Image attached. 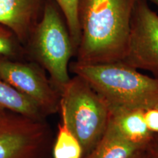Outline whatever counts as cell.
<instances>
[{"label":"cell","instance_id":"cell-1","mask_svg":"<svg viewBox=\"0 0 158 158\" xmlns=\"http://www.w3.org/2000/svg\"><path fill=\"white\" fill-rule=\"evenodd\" d=\"M137 1L80 0L81 33L77 62L104 64L124 60Z\"/></svg>","mask_w":158,"mask_h":158},{"label":"cell","instance_id":"cell-12","mask_svg":"<svg viewBox=\"0 0 158 158\" xmlns=\"http://www.w3.org/2000/svg\"><path fill=\"white\" fill-rule=\"evenodd\" d=\"M80 142L72 133L66 122L62 118L53 147V158H82Z\"/></svg>","mask_w":158,"mask_h":158},{"label":"cell","instance_id":"cell-13","mask_svg":"<svg viewBox=\"0 0 158 158\" xmlns=\"http://www.w3.org/2000/svg\"><path fill=\"white\" fill-rule=\"evenodd\" d=\"M60 7L66 20L70 36L75 50V54L80 44L81 26L79 21L80 0H55Z\"/></svg>","mask_w":158,"mask_h":158},{"label":"cell","instance_id":"cell-3","mask_svg":"<svg viewBox=\"0 0 158 158\" xmlns=\"http://www.w3.org/2000/svg\"><path fill=\"white\" fill-rule=\"evenodd\" d=\"M59 112L80 142L84 158L94 149L107 129L109 108L90 85L76 75L61 92Z\"/></svg>","mask_w":158,"mask_h":158},{"label":"cell","instance_id":"cell-6","mask_svg":"<svg viewBox=\"0 0 158 158\" xmlns=\"http://www.w3.org/2000/svg\"><path fill=\"white\" fill-rule=\"evenodd\" d=\"M0 77L31 100L45 117L60 110V92L36 64L0 56Z\"/></svg>","mask_w":158,"mask_h":158},{"label":"cell","instance_id":"cell-18","mask_svg":"<svg viewBox=\"0 0 158 158\" xmlns=\"http://www.w3.org/2000/svg\"><path fill=\"white\" fill-rule=\"evenodd\" d=\"M146 1L149 2L151 3H153L154 5H155L156 6H157L158 7V0H146Z\"/></svg>","mask_w":158,"mask_h":158},{"label":"cell","instance_id":"cell-19","mask_svg":"<svg viewBox=\"0 0 158 158\" xmlns=\"http://www.w3.org/2000/svg\"><path fill=\"white\" fill-rule=\"evenodd\" d=\"M6 112H4V113H1V112H0V117H1V116H2Z\"/></svg>","mask_w":158,"mask_h":158},{"label":"cell","instance_id":"cell-14","mask_svg":"<svg viewBox=\"0 0 158 158\" xmlns=\"http://www.w3.org/2000/svg\"><path fill=\"white\" fill-rule=\"evenodd\" d=\"M10 29L0 27V56H12L17 53V46Z\"/></svg>","mask_w":158,"mask_h":158},{"label":"cell","instance_id":"cell-16","mask_svg":"<svg viewBox=\"0 0 158 158\" xmlns=\"http://www.w3.org/2000/svg\"><path fill=\"white\" fill-rule=\"evenodd\" d=\"M147 149L152 158H158V135H154L148 144Z\"/></svg>","mask_w":158,"mask_h":158},{"label":"cell","instance_id":"cell-5","mask_svg":"<svg viewBox=\"0 0 158 158\" xmlns=\"http://www.w3.org/2000/svg\"><path fill=\"white\" fill-rule=\"evenodd\" d=\"M54 140L45 118L11 112L0 117V158H53Z\"/></svg>","mask_w":158,"mask_h":158},{"label":"cell","instance_id":"cell-4","mask_svg":"<svg viewBox=\"0 0 158 158\" xmlns=\"http://www.w3.org/2000/svg\"><path fill=\"white\" fill-rule=\"evenodd\" d=\"M31 48L35 59L47 70L53 86L61 94L70 79L69 62L75 50L68 29L52 5H45L33 35Z\"/></svg>","mask_w":158,"mask_h":158},{"label":"cell","instance_id":"cell-9","mask_svg":"<svg viewBox=\"0 0 158 158\" xmlns=\"http://www.w3.org/2000/svg\"><path fill=\"white\" fill-rule=\"evenodd\" d=\"M144 110L123 109L110 113V120L119 133L130 141L141 148H147L155 134L148 127Z\"/></svg>","mask_w":158,"mask_h":158},{"label":"cell","instance_id":"cell-10","mask_svg":"<svg viewBox=\"0 0 158 158\" xmlns=\"http://www.w3.org/2000/svg\"><path fill=\"white\" fill-rule=\"evenodd\" d=\"M146 149L126 140L109 119L107 129L99 143L84 158H131L138 150Z\"/></svg>","mask_w":158,"mask_h":158},{"label":"cell","instance_id":"cell-7","mask_svg":"<svg viewBox=\"0 0 158 158\" xmlns=\"http://www.w3.org/2000/svg\"><path fill=\"white\" fill-rule=\"evenodd\" d=\"M158 78V15L146 0H138L132 15L129 42L122 61Z\"/></svg>","mask_w":158,"mask_h":158},{"label":"cell","instance_id":"cell-11","mask_svg":"<svg viewBox=\"0 0 158 158\" xmlns=\"http://www.w3.org/2000/svg\"><path fill=\"white\" fill-rule=\"evenodd\" d=\"M0 112H11L35 120L45 119L40 110L28 98L0 77Z\"/></svg>","mask_w":158,"mask_h":158},{"label":"cell","instance_id":"cell-2","mask_svg":"<svg viewBox=\"0 0 158 158\" xmlns=\"http://www.w3.org/2000/svg\"><path fill=\"white\" fill-rule=\"evenodd\" d=\"M70 70L90 85L110 113L123 109L146 110L158 103V78L141 73L123 62H76L70 65Z\"/></svg>","mask_w":158,"mask_h":158},{"label":"cell","instance_id":"cell-17","mask_svg":"<svg viewBox=\"0 0 158 158\" xmlns=\"http://www.w3.org/2000/svg\"><path fill=\"white\" fill-rule=\"evenodd\" d=\"M131 158H152L149 155V152L148 150L146 149H142L138 150L135 154H134L133 157Z\"/></svg>","mask_w":158,"mask_h":158},{"label":"cell","instance_id":"cell-8","mask_svg":"<svg viewBox=\"0 0 158 158\" xmlns=\"http://www.w3.org/2000/svg\"><path fill=\"white\" fill-rule=\"evenodd\" d=\"M38 0H0V24L23 40L36 11Z\"/></svg>","mask_w":158,"mask_h":158},{"label":"cell","instance_id":"cell-15","mask_svg":"<svg viewBox=\"0 0 158 158\" xmlns=\"http://www.w3.org/2000/svg\"><path fill=\"white\" fill-rule=\"evenodd\" d=\"M144 117L150 131L158 135V103L144 110Z\"/></svg>","mask_w":158,"mask_h":158}]
</instances>
